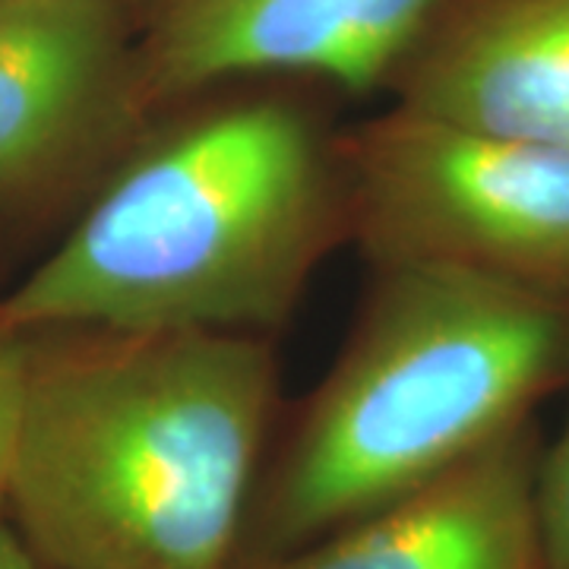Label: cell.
<instances>
[{"label":"cell","mask_w":569,"mask_h":569,"mask_svg":"<svg viewBox=\"0 0 569 569\" xmlns=\"http://www.w3.org/2000/svg\"><path fill=\"white\" fill-rule=\"evenodd\" d=\"M535 418L437 481L244 569H541Z\"/></svg>","instance_id":"7"},{"label":"cell","mask_w":569,"mask_h":569,"mask_svg":"<svg viewBox=\"0 0 569 569\" xmlns=\"http://www.w3.org/2000/svg\"><path fill=\"white\" fill-rule=\"evenodd\" d=\"M32 348L22 336H0V500L7 497V478L20 437L26 383Z\"/></svg>","instance_id":"10"},{"label":"cell","mask_w":569,"mask_h":569,"mask_svg":"<svg viewBox=\"0 0 569 569\" xmlns=\"http://www.w3.org/2000/svg\"><path fill=\"white\" fill-rule=\"evenodd\" d=\"M140 96L168 114L263 77L389 89L447 0H118Z\"/></svg>","instance_id":"5"},{"label":"cell","mask_w":569,"mask_h":569,"mask_svg":"<svg viewBox=\"0 0 569 569\" xmlns=\"http://www.w3.org/2000/svg\"><path fill=\"white\" fill-rule=\"evenodd\" d=\"M538 541L541 569H569V415L538 466Z\"/></svg>","instance_id":"9"},{"label":"cell","mask_w":569,"mask_h":569,"mask_svg":"<svg viewBox=\"0 0 569 569\" xmlns=\"http://www.w3.org/2000/svg\"><path fill=\"white\" fill-rule=\"evenodd\" d=\"M569 383V295L392 266L282 443L269 447L234 569L392 503L535 418Z\"/></svg>","instance_id":"3"},{"label":"cell","mask_w":569,"mask_h":569,"mask_svg":"<svg viewBox=\"0 0 569 569\" xmlns=\"http://www.w3.org/2000/svg\"><path fill=\"white\" fill-rule=\"evenodd\" d=\"M342 238L339 137L284 96L212 92L142 130L70 234L0 298V336L269 339Z\"/></svg>","instance_id":"1"},{"label":"cell","mask_w":569,"mask_h":569,"mask_svg":"<svg viewBox=\"0 0 569 569\" xmlns=\"http://www.w3.org/2000/svg\"><path fill=\"white\" fill-rule=\"evenodd\" d=\"M149 127L118 0H0V190L104 130Z\"/></svg>","instance_id":"6"},{"label":"cell","mask_w":569,"mask_h":569,"mask_svg":"<svg viewBox=\"0 0 569 569\" xmlns=\"http://www.w3.org/2000/svg\"><path fill=\"white\" fill-rule=\"evenodd\" d=\"M80 332L29 346L10 526L44 569H234L279 402L269 339Z\"/></svg>","instance_id":"2"},{"label":"cell","mask_w":569,"mask_h":569,"mask_svg":"<svg viewBox=\"0 0 569 569\" xmlns=\"http://www.w3.org/2000/svg\"><path fill=\"white\" fill-rule=\"evenodd\" d=\"M0 569H44L20 538V531L3 519H0Z\"/></svg>","instance_id":"11"},{"label":"cell","mask_w":569,"mask_h":569,"mask_svg":"<svg viewBox=\"0 0 569 569\" xmlns=\"http://www.w3.org/2000/svg\"><path fill=\"white\" fill-rule=\"evenodd\" d=\"M339 149L348 238L373 269L440 266L569 295V146L392 104Z\"/></svg>","instance_id":"4"},{"label":"cell","mask_w":569,"mask_h":569,"mask_svg":"<svg viewBox=\"0 0 569 569\" xmlns=\"http://www.w3.org/2000/svg\"><path fill=\"white\" fill-rule=\"evenodd\" d=\"M389 92L437 121L569 146V0H447Z\"/></svg>","instance_id":"8"}]
</instances>
